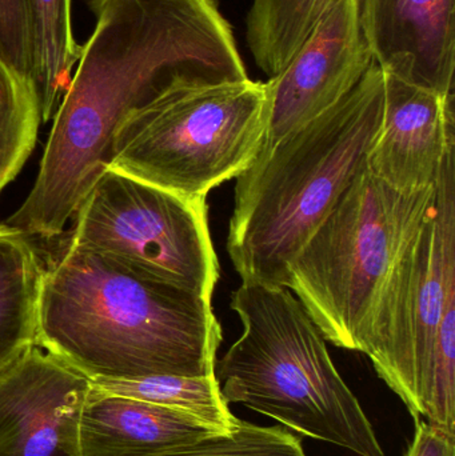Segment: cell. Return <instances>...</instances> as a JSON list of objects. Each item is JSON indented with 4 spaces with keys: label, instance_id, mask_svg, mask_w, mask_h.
Wrapping results in <instances>:
<instances>
[{
    "label": "cell",
    "instance_id": "obj_1",
    "mask_svg": "<svg viewBox=\"0 0 455 456\" xmlns=\"http://www.w3.org/2000/svg\"><path fill=\"white\" fill-rule=\"evenodd\" d=\"M210 299L69 243L43 276L37 346L90 380L214 377Z\"/></svg>",
    "mask_w": 455,
    "mask_h": 456
},
{
    "label": "cell",
    "instance_id": "obj_2",
    "mask_svg": "<svg viewBox=\"0 0 455 456\" xmlns=\"http://www.w3.org/2000/svg\"><path fill=\"white\" fill-rule=\"evenodd\" d=\"M384 103L374 64L352 93L238 176L227 252L242 281L286 287L291 263L365 167Z\"/></svg>",
    "mask_w": 455,
    "mask_h": 456
},
{
    "label": "cell",
    "instance_id": "obj_3",
    "mask_svg": "<svg viewBox=\"0 0 455 456\" xmlns=\"http://www.w3.org/2000/svg\"><path fill=\"white\" fill-rule=\"evenodd\" d=\"M230 307L243 332L215 375L227 404H243L358 456H386L325 337L288 287L242 281Z\"/></svg>",
    "mask_w": 455,
    "mask_h": 456
},
{
    "label": "cell",
    "instance_id": "obj_4",
    "mask_svg": "<svg viewBox=\"0 0 455 456\" xmlns=\"http://www.w3.org/2000/svg\"><path fill=\"white\" fill-rule=\"evenodd\" d=\"M160 85L159 64L138 40L114 29L91 35L53 115L34 186L5 224L29 238L61 235L109 167L123 120Z\"/></svg>",
    "mask_w": 455,
    "mask_h": 456
},
{
    "label": "cell",
    "instance_id": "obj_5",
    "mask_svg": "<svg viewBox=\"0 0 455 456\" xmlns=\"http://www.w3.org/2000/svg\"><path fill=\"white\" fill-rule=\"evenodd\" d=\"M269 117L266 82L178 83L125 118L109 168L179 197L206 200L253 165Z\"/></svg>",
    "mask_w": 455,
    "mask_h": 456
},
{
    "label": "cell",
    "instance_id": "obj_6",
    "mask_svg": "<svg viewBox=\"0 0 455 456\" xmlns=\"http://www.w3.org/2000/svg\"><path fill=\"white\" fill-rule=\"evenodd\" d=\"M435 189L398 191L366 163L297 255L286 287L328 342L358 351L374 297L429 216Z\"/></svg>",
    "mask_w": 455,
    "mask_h": 456
},
{
    "label": "cell",
    "instance_id": "obj_7",
    "mask_svg": "<svg viewBox=\"0 0 455 456\" xmlns=\"http://www.w3.org/2000/svg\"><path fill=\"white\" fill-rule=\"evenodd\" d=\"M455 289V152L443 163L435 200L379 287L360 353L416 419L425 418L438 329Z\"/></svg>",
    "mask_w": 455,
    "mask_h": 456
},
{
    "label": "cell",
    "instance_id": "obj_8",
    "mask_svg": "<svg viewBox=\"0 0 455 456\" xmlns=\"http://www.w3.org/2000/svg\"><path fill=\"white\" fill-rule=\"evenodd\" d=\"M69 244L210 299L219 281L206 200L107 167L74 216Z\"/></svg>",
    "mask_w": 455,
    "mask_h": 456
},
{
    "label": "cell",
    "instance_id": "obj_9",
    "mask_svg": "<svg viewBox=\"0 0 455 456\" xmlns=\"http://www.w3.org/2000/svg\"><path fill=\"white\" fill-rule=\"evenodd\" d=\"M374 64L360 0H342L313 29L285 69L266 82L270 117L259 154L338 103Z\"/></svg>",
    "mask_w": 455,
    "mask_h": 456
},
{
    "label": "cell",
    "instance_id": "obj_10",
    "mask_svg": "<svg viewBox=\"0 0 455 456\" xmlns=\"http://www.w3.org/2000/svg\"><path fill=\"white\" fill-rule=\"evenodd\" d=\"M91 380L39 346L0 372V456H79Z\"/></svg>",
    "mask_w": 455,
    "mask_h": 456
},
{
    "label": "cell",
    "instance_id": "obj_11",
    "mask_svg": "<svg viewBox=\"0 0 455 456\" xmlns=\"http://www.w3.org/2000/svg\"><path fill=\"white\" fill-rule=\"evenodd\" d=\"M453 102L454 95L441 96L385 75L381 130L366 158L370 173L398 191L437 186L455 147Z\"/></svg>",
    "mask_w": 455,
    "mask_h": 456
},
{
    "label": "cell",
    "instance_id": "obj_12",
    "mask_svg": "<svg viewBox=\"0 0 455 456\" xmlns=\"http://www.w3.org/2000/svg\"><path fill=\"white\" fill-rule=\"evenodd\" d=\"M374 61L385 75L454 95L455 0H360Z\"/></svg>",
    "mask_w": 455,
    "mask_h": 456
},
{
    "label": "cell",
    "instance_id": "obj_13",
    "mask_svg": "<svg viewBox=\"0 0 455 456\" xmlns=\"http://www.w3.org/2000/svg\"><path fill=\"white\" fill-rule=\"evenodd\" d=\"M223 434L187 412L91 383L80 411L79 456H157Z\"/></svg>",
    "mask_w": 455,
    "mask_h": 456
},
{
    "label": "cell",
    "instance_id": "obj_14",
    "mask_svg": "<svg viewBox=\"0 0 455 456\" xmlns=\"http://www.w3.org/2000/svg\"><path fill=\"white\" fill-rule=\"evenodd\" d=\"M45 270L31 238L0 224V372L37 346Z\"/></svg>",
    "mask_w": 455,
    "mask_h": 456
},
{
    "label": "cell",
    "instance_id": "obj_15",
    "mask_svg": "<svg viewBox=\"0 0 455 456\" xmlns=\"http://www.w3.org/2000/svg\"><path fill=\"white\" fill-rule=\"evenodd\" d=\"M71 4L72 0H27L32 85L45 123L55 115L79 61L82 45L74 37Z\"/></svg>",
    "mask_w": 455,
    "mask_h": 456
},
{
    "label": "cell",
    "instance_id": "obj_16",
    "mask_svg": "<svg viewBox=\"0 0 455 456\" xmlns=\"http://www.w3.org/2000/svg\"><path fill=\"white\" fill-rule=\"evenodd\" d=\"M342 0H254L248 15V43L256 66L280 74L317 24Z\"/></svg>",
    "mask_w": 455,
    "mask_h": 456
},
{
    "label": "cell",
    "instance_id": "obj_17",
    "mask_svg": "<svg viewBox=\"0 0 455 456\" xmlns=\"http://www.w3.org/2000/svg\"><path fill=\"white\" fill-rule=\"evenodd\" d=\"M91 383L107 393L187 412L226 434L237 428L238 418L230 411L215 375L199 378L151 375L133 379H95Z\"/></svg>",
    "mask_w": 455,
    "mask_h": 456
},
{
    "label": "cell",
    "instance_id": "obj_18",
    "mask_svg": "<svg viewBox=\"0 0 455 456\" xmlns=\"http://www.w3.org/2000/svg\"><path fill=\"white\" fill-rule=\"evenodd\" d=\"M40 123L42 112L34 85L0 55V191L28 160Z\"/></svg>",
    "mask_w": 455,
    "mask_h": 456
},
{
    "label": "cell",
    "instance_id": "obj_19",
    "mask_svg": "<svg viewBox=\"0 0 455 456\" xmlns=\"http://www.w3.org/2000/svg\"><path fill=\"white\" fill-rule=\"evenodd\" d=\"M157 456H306L301 439L283 428H264L238 419L230 434L210 436Z\"/></svg>",
    "mask_w": 455,
    "mask_h": 456
},
{
    "label": "cell",
    "instance_id": "obj_20",
    "mask_svg": "<svg viewBox=\"0 0 455 456\" xmlns=\"http://www.w3.org/2000/svg\"><path fill=\"white\" fill-rule=\"evenodd\" d=\"M422 419L455 436V289L449 292L438 329L429 403Z\"/></svg>",
    "mask_w": 455,
    "mask_h": 456
},
{
    "label": "cell",
    "instance_id": "obj_21",
    "mask_svg": "<svg viewBox=\"0 0 455 456\" xmlns=\"http://www.w3.org/2000/svg\"><path fill=\"white\" fill-rule=\"evenodd\" d=\"M0 55L20 77L32 83L27 0H0Z\"/></svg>",
    "mask_w": 455,
    "mask_h": 456
},
{
    "label": "cell",
    "instance_id": "obj_22",
    "mask_svg": "<svg viewBox=\"0 0 455 456\" xmlns=\"http://www.w3.org/2000/svg\"><path fill=\"white\" fill-rule=\"evenodd\" d=\"M405 456H455V436L419 418Z\"/></svg>",
    "mask_w": 455,
    "mask_h": 456
}]
</instances>
